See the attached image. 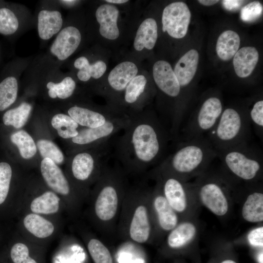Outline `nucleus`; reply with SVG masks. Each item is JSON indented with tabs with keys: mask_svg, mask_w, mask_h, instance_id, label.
<instances>
[{
	"mask_svg": "<svg viewBox=\"0 0 263 263\" xmlns=\"http://www.w3.org/2000/svg\"><path fill=\"white\" fill-rule=\"evenodd\" d=\"M129 115V124L113 138L112 158L127 174H139L165 159L171 139L153 111L147 108Z\"/></svg>",
	"mask_w": 263,
	"mask_h": 263,
	"instance_id": "f257e3e1",
	"label": "nucleus"
},
{
	"mask_svg": "<svg viewBox=\"0 0 263 263\" xmlns=\"http://www.w3.org/2000/svg\"><path fill=\"white\" fill-rule=\"evenodd\" d=\"M126 175L115 162L113 167L107 165L95 183L93 214L99 230L107 239L116 235L122 203L129 188Z\"/></svg>",
	"mask_w": 263,
	"mask_h": 263,
	"instance_id": "f03ea898",
	"label": "nucleus"
},
{
	"mask_svg": "<svg viewBox=\"0 0 263 263\" xmlns=\"http://www.w3.org/2000/svg\"><path fill=\"white\" fill-rule=\"evenodd\" d=\"M150 192L138 185L129 187L124 199L116 234L124 242L144 244L152 241L154 228Z\"/></svg>",
	"mask_w": 263,
	"mask_h": 263,
	"instance_id": "7ed1b4c3",
	"label": "nucleus"
},
{
	"mask_svg": "<svg viewBox=\"0 0 263 263\" xmlns=\"http://www.w3.org/2000/svg\"><path fill=\"white\" fill-rule=\"evenodd\" d=\"M115 5L103 0L96 7L95 18L102 47L113 51L131 42L142 11L129 2Z\"/></svg>",
	"mask_w": 263,
	"mask_h": 263,
	"instance_id": "20e7f679",
	"label": "nucleus"
},
{
	"mask_svg": "<svg viewBox=\"0 0 263 263\" xmlns=\"http://www.w3.org/2000/svg\"><path fill=\"white\" fill-rule=\"evenodd\" d=\"M175 147L155 167L179 178L199 171L217 158V151L206 135L180 141Z\"/></svg>",
	"mask_w": 263,
	"mask_h": 263,
	"instance_id": "39448f33",
	"label": "nucleus"
},
{
	"mask_svg": "<svg viewBox=\"0 0 263 263\" xmlns=\"http://www.w3.org/2000/svg\"><path fill=\"white\" fill-rule=\"evenodd\" d=\"M250 127L247 113L229 107L223 110L217 124L206 136L218 152L249 143Z\"/></svg>",
	"mask_w": 263,
	"mask_h": 263,
	"instance_id": "423d86ee",
	"label": "nucleus"
},
{
	"mask_svg": "<svg viewBox=\"0 0 263 263\" xmlns=\"http://www.w3.org/2000/svg\"><path fill=\"white\" fill-rule=\"evenodd\" d=\"M113 138L94 147L71 153L70 168L76 182L82 185L96 182L112 158Z\"/></svg>",
	"mask_w": 263,
	"mask_h": 263,
	"instance_id": "0eeeda50",
	"label": "nucleus"
},
{
	"mask_svg": "<svg viewBox=\"0 0 263 263\" xmlns=\"http://www.w3.org/2000/svg\"><path fill=\"white\" fill-rule=\"evenodd\" d=\"M143 69L142 62L127 54L105 75L98 84L96 92L105 98L106 104L118 109L127 86Z\"/></svg>",
	"mask_w": 263,
	"mask_h": 263,
	"instance_id": "6e6552de",
	"label": "nucleus"
},
{
	"mask_svg": "<svg viewBox=\"0 0 263 263\" xmlns=\"http://www.w3.org/2000/svg\"><path fill=\"white\" fill-rule=\"evenodd\" d=\"M217 158L232 174L245 181L255 179L261 171L263 154L249 143L217 152Z\"/></svg>",
	"mask_w": 263,
	"mask_h": 263,
	"instance_id": "1a4fd4ad",
	"label": "nucleus"
},
{
	"mask_svg": "<svg viewBox=\"0 0 263 263\" xmlns=\"http://www.w3.org/2000/svg\"><path fill=\"white\" fill-rule=\"evenodd\" d=\"M223 111L219 98L212 96L206 99L196 113L183 124L178 142L206 135L215 127Z\"/></svg>",
	"mask_w": 263,
	"mask_h": 263,
	"instance_id": "9d476101",
	"label": "nucleus"
},
{
	"mask_svg": "<svg viewBox=\"0 0 263 263\" xmlns=\"http://www.w3.org/2000/svg\"><path fill=\"white\" fill-rule=\"evenodd\" d=\"M130 120L129 115L121 113L99 127L80 128L78 135L70 140L71 153L94 147L111 139L125 129Z\"/></svg>",
	"mask_w": 263,
	"mask_h": 263,
	"instance_id": "9b49d317",
	"label": "nucleus"
},
{
	"mask_svg": "<svg viewBox=\"0 0 263 263\" xmlns=\"http://www.w3.org/2000/svg\"><path fill=\"white\" fill-rule=\"evenodd\" d=\"M154 94L148 74L143 68L127 86L118 108L128 115L140 112L147 108Z\"/></svg>",
	"mask_w": 263,
	"mask_h": 263,
	"instance_id": "f8f14e48",
	"label": "nucleus"
},
{
	"mask_svg": "<svg viewBox=\"0 0 263 263\" xmlns=\"http://www.w3.org/2000/svg\"><path fill=\"white\" fill-rule=\"evenodd\" d=\"M158 37L156 20L151 17L145 16L142 11L131 40V51L128 54L142 62L155 47Z\"/></svg>",
	"mask_w": 263,
	"mask_h": 263,
	"instance_id": "ddd939ff",
	"label": "nucleus"
},
{
	"mask_svg": "<svg viewBox=\"0 0 263 263\" xmlns=\"http://www.w3.org/2000/svg\"><path fill=\"white\" fill-rule=\"evenodd\" d=\"M190 18V10L185 2H171L162 12V31L173 38H182L187 33Z\"/></svg>",
	"mask_w": 263,
	"mask_h": 263,
	"instance_id": "4468645a",
	"label": "nucleus"
},
{
	"mask_svg": "<svg viewBox=\"0 0 263 263\" xmlns=\"http://www.w3.org/2000/svg\"><path fill=\"white\" fill-rule=\"evenodd\" d=\"M121 113H125L107 104L91 107L75 104L67 110V114L79 126L88 128L101 126L111 118Z\"/></svg>",
	"mask_w": 263,
	"mask_h": 263,
	"instance_id": "2eb2a0df",
	"label": "nucleus"
},
{
	"mask_svg": "<svg viewBox=\"0 0 263 263\" xmlns=\"http://www.w3.org/2000/svg\"><path fill=\"white\" fill-rule=\"evenodd\" d=\"M153 173L157 175V183L170 206L177 213L184 211L187 205V194L181 179L156 167Z\"/></svg>",
	"mask_w": 263,
	"mask_h": 263,
	"instance_id": "dca6fc26",
	"label": "nucleus"
},
{
	"mask_svg": "<svg viewBox=\"0 0 263 263\" xmlns=\"http://www.w3.org/2000/svg\"><path fill=\"white\" fill-rule=\"evenodd\" d=\"M150 202L154 232L156 227L162 231L169 232L178 225L177 213L166 200L158 183L150 192Z\"/></svg>",
	"mask_w": 263,
	"mask_h": 263,
	"instance_id": "f3484780",
	"label": "nucleus"
},
{
	"mask_svg": "<svg viewBox=\"0 0 263 263\" xmlns=\"http://www.w3.org/2000/svg\"><path fill=\"white\" fill-rule=\"evenodd\" d=\"M152 77L155 87L163 95L176 99L181 89L171 65L164 60L155 61L151 68Z\"/></svg>",
	"mask_w": 263,
	"mask_h": 263,
	"instance_id": "a211bd4d",
	"label": "nucleus"
},
{
	"mask_svg": "<svg viewBox=\"0 0 263 263\" xmlns=\"http://www.w3.org/2000/svg\"><path fill=\"white\" fill-rule=\"evenodd\" d=\"M112 55V52L107 50L91 63L86 56L77 58L74 61V66L78 70L76 74L78 79L83 82L91 79L97 80L99 83L107 73L109 60Z\"/></svg>",
	"mask_w": 263,
	"mask_h": 263,
	"instance_id": "6ab92c4d",
	"label": "nucleus"
},
{
	"mask_svg": "<svg viewBox=\"0 0 263 263\" xmlns=\"http://www.w3.org/2000/svg\"><path fill=\"white\" fill-rule=\"evenodd\" d=\"M199 195L203 205L214 214L223 216L227 212V200L222 187L218 183L208 181L202 184Z\"/></svg>",
	"mask_w": 263,
	"mask_h": 263,
	"instance_id": "aec40b11",
	"label": "nucleus"
},
{
	"mask_svg": "<svg viewBox=\"0 0 263 263\" xmlns=\"http://www.w3.org/2000/svg\"><path fill=\"white\" fill-rule=\"evenodd\" d=\"M79 30L74 26L63 28L54 41L50 51L60 60H64L75 52L81 41Z\"/></svg>",
	"mask_w": 263,
	"mask_h": 263,
	"instance_id": "412c9836",
	"label": "nucleus"
},
{
	"mask_svg": "<svg viewBox=\"0 0 263 263\" xmlns=\"http://www.w3.org/2000/svg\"><path fill=\"white\" fill-rule=\"evenodd\" d=\"M40 169L42 176L50 188L62 195L70 194L71 186L58 165L49 158H43Z\"/></svg>",
	"mask_w": 263,
	"mask_h": 263,
	"instance_id": "4be33fe9",
	"label": "nucleus"
},
{
	"mask_svg": "<svg viewBox=\"0 0 263 263\" xmlns=\"http://www.w3.org/2000/svg\"><path fill=\"white\" fill-rule=\"evenodd\" d=\"M199 54L191 49L185 54L175 64L173 70L181 89L188 85L192 80L197 69Z\"/></svg>",
	"mask_w": 263,
	"mask_h": 263,
	"instance_id": "5701e85b",
	"label": "nucleus"
},
{
	"mask_svg": "<svg viewBox=\"0 0 263 263\" xmlns=\"http://www.w3.org/2000/svg\"><path fill=\"white\" fill-rule=\"evenodd\" d=\"M259 59V54L253 47H244L238 50L234 56L233 63L238 76L246 77L253 71Z\"/></svg>",
	"mask_w": 263,
	"mask_h": 263,
	"instance_id": "b1692460",
	"label": "nucleus"
},
{
	"mask_svg": "<svg viewBox=\"0 0 263 263\" xmlns=\"http://www.w3.org/2000/svg\"><path fill=\"white\" fill-rule=\"evenodd\" d=\"M38 33L43 40L51 38L60 30L63 20L60 13L57 11L43 10L38 17Z\"/></svg>",
	"mask_w": 263,
	"mask_h": 263,
	"instance_id": "393cba45",
	"label": "nucleus"
},
{
	"mask_svg": "<svg viewBox=\"0 0 263 263\" xmlns=\"http://www.w3.org/2000/svg\"><path fill=\"white\" fill-rule=\"evenodd\" d=\"M196 227L190 222L177 225L169 231L167 238V244L171 249L180 248L189 243L196 234Z\"/></svg>",
	"mask_w": 263,
	"mask_h": 263,
	"instance_id": "a878e982",
	"label": "nucleus"
},
{
	"mask_svg": "<svg viewBox=\"0 0 263 263\" xmlns=\"http://www.w3.org/2000/svg\"><path fill=\"white\" fill-rule=\"evenodd\" d=\"M240 44L238 34L232 30H226L218 38L216 47L217 55L223 60H228L237 53Z\"/></svg>",
	"mask_w": 263,
	"mask_h": 263,
	"instance_id": "bb28decb",
	"label": "nucleus"
},
{
	"mask_svg": "<svg viewBox=\"0 0 263 263\" xmlns=\"http://www.w3.org/2000/svg\"><path fill=\"white\" fill-rule=\"evenodd\" d=\"M11 142L18 149L20 156L23 159L29 160L37 154L36 143L32 136L24 130H19L10 136Z\"/></svg>",
	"mask_w": 263,
	"mask_h": 263,
	"instance_id": "cd10ccee",
	"label": "nucleus"
},
{
	"mask_svg": "<svg viewBox=\"0 0 263 263\" xmlns=\"http://www.w3.org/2000/svg\"><path fill=\"white\" fill-rule=\"evenodd\" d=\"M51 125L60 137L66 140L76 136L80 128L68 114L62 113L55 114L51 120Z\"/></svg>",
	"mask_w": 263,
	"mask_h": 263,
	"instance_id": "c85d7f7f",
	"label": "nucleus"
},
{
	"mask_svg": "<svg viewBox=\"0 0 263 263\" xmlns=\"http://www.w3.org/2000/svg\"><path fill=\"white\" fill-rule=\"evenodd\" d=\"M242 216L247 222L257 223L263 220V194L254 192L250 194L244 202Z\"/></svg>",
	"mask_w": 263,
	"mask_h": 263,
	"instance_id": "c756f323",
	"label": "nucleus"
},
{
	"mask_svg": "<svg viewBox=\"0 0 263 263\" xmlns=\"http://www.w3.org/2000/svg\"><path fill=\"white\" fill-rule=\"evenodd\" d=\"M32 107L27 102H23L18 107L11 109L4 113L2 116L3 124L19 130L23 127L30 117Z\"/></svg>",
	"mask_w": 263,
	"mask_h": 263,
	"instance_id": "7c9ffc66",
	"label": "nucleus"
},
{
	"mask_svg": "<svg viewBox=\"0 0 263 263\" xmlns=\"http://www.w3.org/2000/svg\"><path fill=\"white\" fill-rule=\"evenodd\" d=\"M23 224L28 231L39 238L50 236L54 230L51 222L37 214L27 215L24 219Z\"/></svg>",
	"mask_w": 263,
	"mask_h": 263,
	"instance_id": "2f4dec72",
	"label": "nucleus"
},
{
	"mask_svg": "<svg viewBox=\"0 0 263 263\" xmlns=\"http://www.w3.org/2000/svg\"><path fill=\"white\" fill-rule=\"evenodd\" d=\"M59 201L60 198L56 193L51 191H47L32 201L30 209L35 213H55L58 210Z\"/></svg>",
	"mask_w": 263,
	"mask_h": 263,
	"instance_id": "473e14b6",
	"label": "nucleus"
},
{
	"mask_svg": "<svg viewBox=\"0 0 263 263\" xmlns=\"http://www.w3.org/2000/svg\"><path fill=\"white\" fill-rule=\"evenodd\" d=\"M18 91L16 78L9 76L0 83V112L9 107L16 101Z\"/></svg>",
	"mask_w": 263,
	"mask_h": 263,
	"instance_id": "72a5a7b5",
	"label": "nucleus"
},
{
	"mask_svg": "<svg viewBox=\"0 0 263 263\" xmlns=\"http://www.w3.org/2000/svg\"><path fill=\"white\" fill-rule=\"evenodd\" d=\"M46 87L48 90V95L51 98L58 97L65 99L73 94L76 88V83L72 77L67 76L58 83L48 82Z\"/></svg>",
	"mask_w": 263,
	"mask_h": 263,
	"instance_id": "f704fd0d",
	"label": "nucleus"
},
{
	"mask_svg": "<svg viewBox=\"0 0 263 263\" xmlns=\"http://www.w3.org/2000/svg\"><path fill=\"white\" fill-rule=\"evenodd\" d=\"M36 143L37 150L42 159L49 158L57 165L64 163V155L55 143L47 139H38Z\"/></svg>",
	"mask_w": 263,
	"mask_h": 263,
	"instance_id": "c9c22d12",
	"label": "nucleus"
},
{
	"mask_svg": "<svg viewBox=\"0 0 263 263\" xmlns=\"http://www.w3.org/2000/svg\"><path fill=\"white\" fill-rule=\"evenodd\" d=\"M87 248L94 263H113L109 249L99 239H91L88 241Z\"/></svg>",
	"mask_w": 263,
	"mask_h": 263,
	"instance_id": "e433bc0d",
	"label": "nucleus"
},
{
	"mask_svg": "<svg viewBox=\"0 0 263 263\" xmlns=\"http://www.w3.org/2000/svg\"><path fill=\"white\" fill-rule=\"evenodd\" d=\"M248 119L256 134L263 139V100H259L254 103L247 113Z\"/></svg>",
	"mask_w": 263,
	"mask_h": 263,
	"instance_id": "4c0bfd02",
	"label": "nucleus"
},
{
	"mask_svg": "<svg viewBox=\"0 0 263 263\" xmlns=\"http://www.w3.org/2000/svg\"><path fill=\"white\" fill-rule=\"evenodd\" d=\"M19 21L15 14L6 8L0 9V33L9 35L16 32Z\"/></svg>",
	"mask_w": 263,
	"mask_h": 263,
	"instance_id": "58836bf2",
	"label": "nucleus"
},
{
	"mask_svg": "<svg viewBox=\"0 0 263 263\" xmlns=\"http://www.w3.org/2000/svg\"><path fill=\"white\" fill-rule=\"evenodd\" d=\"M12 169L8 163L0 162V205L6 200L12 177Z\"/></svg>",
	"mask_w": 263,
	"mask_h": 263,
	"instance_id": "ea45409f",
	"label": "nucleus"
},
{
	"mask_svg": "<svg viewBox=\"0 0 263 263\" xmlns=\"http://www.w3.org/2000/svg\"><path fill=\"white\" fill-rule=\"evenodd\" d=\"M263 13V6L259 1L249 3L241 11V19L245 22L253 21L259 18Z\"/></svg>",
	"mask_w": 263,
	"mask_h": 263,
	"instance_id": "a19ab883",
	"label": "nucleus"
},
{
	"mask_svg": "<svg viewBox=\"0 0 263 263\" xmlns=\"http://www.w3.org/2000/svg\"><path fill=\"white\" fill-rule=\"evenodd\" d=\"M28 247L22 243H17L12 247L10 251L11 258L14 263H22L29 257Z\"/></svg>",
	"mask_w": 263,
	"mask_h": 263,
	"instance_id": "79ce46f5",
	"label": "nucleus"
},
{
	"mask_svg": "<svg viewBox=\"0 0 263 263\" xmlns=\"http://www.w3.org/2000/svg\"><path fill=\"white\" fill-rule=\"evenodd\" d=\"M250 245L255 247H262L263 246V227L261 226L252 229L247 237Z\"/></svg>",
	"mask_w": 263,
	"mask_h": 263,
	"instance_id": "37998d69",
	"label": "nucleus"
},
{
	"mask_svg": "<svg viewBox=\"0 0 263 263\" xmlns=\"http://www.w3.org/2000/svg\"><path fill=\"white\" fill-rule=\"evenodd\" d=\"M222 2L225 9L231 11L239 8L244 3V1L237 0H223Z\"/></svg>",
	"mask_w": 263,
	"mask_h": 263,
	"instance_id": "c03bdc74",
	"label": "nucleus"
},
{
	"mask_svg": "<svg viewBox=\"0 0 263 263\" xmlns=\"http://www.w3.org/2000/svg\"><path fill=\"white\" fill-rule=\"evenodd\" d=\"M107 3L115 5H123L130 1L128 0H104Z\"/></svg>",
	"mask_w": 263,
	"mask_h": 263,
	"instance_id": "a18cd8bd",
	"label": "nucleus"
},
{
	"mask_svg": "<svg viewBox=\"0 0 263 263\" xmlns=\"http://www.w3.org/2000/svg\"><path fill=\"white\" fill-rule=\"evenodd\" d=\"M198 2L201 4L206 6L212 5L219 2L218 0H199Z\"/></svg>",
	"mask_w": 263,
	"mask_h": 263,
	"instance_id": "49530a36",
	"label": "nucleus"
},
{
	"mask_svg": "<svg viewBox=\"0 0 263 263\" xmlns=\"http://www.w3.org/2000/svg\"><path fill=\"white\" fill-rule=\"evenodd\" d=\"M22 263H37L36 261L30 256Z\"/></svg>",
	"mask_w": 263,
	"mask_h": 263,
	"instance_id": "de8ad7c7",
	"label": "nucleus"
},
{
	"mask_svg": "<svg viewBox=\"0 0 263 263\" xmlns=\"http://www.w3.org/2000/svg\"><path fill=\"white\" fill-rule=\"evenodd\" d=\"M263 252L262 251L261 252H260L259 253V254L258 256L257 260H258V262H259V263H263Z\"/></svg>",
	"mask_w": 263,
	"mask_h": 263,
	"instance_id": "09e8293b",
	"label": "nucleus"
},
{
	"mask_svg": "<svg viewBox=\"0 0 263 263\" xmlns=\"http://www.w3.org/2000/svg\"><path fill=\"white\" fill-rule=\"evenodd\" d=\"M221 263H237L233 260L227 259L222 261Z\"/></svg>",
	"mask_w": 263,
	"mask_h": 263,
	"instance_id": "8fccbe9b",
	"label": "nucleus"
},
{
	"mask_svg": "<svg viewBox=\"0 0 263 263\" xmlns=\"http://www.w3.org/2000/svg\"><path fill=\"white\" fill-rule=\"evenodd\" d=\"M62 1H63L64 3H74L76 2L75 0H63Z\"/></svg>",
	"mask_w": 263,
	"mask_h": 263,
	"instance_id": "3c124183",
	"label": "nucleus"
}]
</instances>
